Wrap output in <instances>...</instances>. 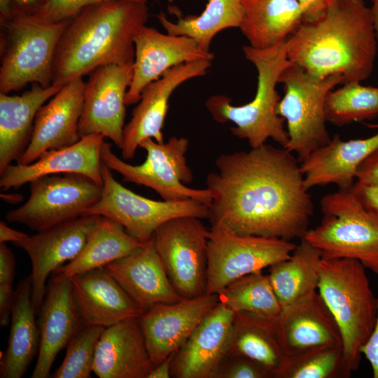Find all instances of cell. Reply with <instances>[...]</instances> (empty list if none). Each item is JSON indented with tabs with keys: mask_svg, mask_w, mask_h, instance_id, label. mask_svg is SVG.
I'll return each instance as SVG.
<instances>
[{
	"mask_svg": "<svg viewBox=\"0 0 378 378\" xmlns=\"http://www.w3.org/2000/svg\"><path fill=\"white\" fill-rule=\"evenodd\" d=\"M299 162L286 148L266 144L219 155L217 172L206 178L211 227L239 235L302 239L314 204Z\"/></svg>",
	"mask_w": 378,
	"mask_h": 378,
	"instance_id": "obj_1",
	"label": "cell"
},
{
	"mask_svg": "<svg viewBox=\"0 0 378 378\" xmlns=\"http://www.w3.org/2000/svg\"><path fill=\"white\" fill-rule=\"evenodd\" d=\"M378 52L370 8L364 0H337L304 20L287 39L288 60L319 78L340 75L343 84L370 76Z\"/></svg>",
	"mask_w": 378,
	"mask_h": 378,
	"instance_id": "obj_2",
	"label": "cell"
},
{
	"mask_svg": "<svg viewBox=\"0 0 378 378\" xmlns=\"http://www.w3.org/2000/svg\"><path fill=\"white\" fill-rule=\"evenodd\" d=\"M148 16L147 2L136 1L108 0L83 8L59 39L52 84L62 86L103 65L134 63V36Z\"/></svg>",
	"mask_w": 378,
	"mask_h": 378,
	"instance_id": "obj_3",
	"label": "cell"
},
{
	"mask_svg": "<svg viewBox=\"0 0 378 378\" xmlns=\"http://www.w3.org/2000/svg\"><path fill=\"white\" fill-rule=\"evenodd\" d=\"M242 50L258 71L253 99L242 106H233L229 97L215 95L206 100V107L216 121L234 122L235 127L230 129L231 133L246 139L251 148L262 146L268 139L286 148L289 137L284 128L285 120L276 111L281 97L276 85L282 72L291 63L287 55V40L270 48L244 46Z\"/></svg>",
	"mask_w": 378,
	"mask_h": 378,
	"instance_id": "obj_4",
	"label": "cell"
},
{
	"mask_svg": "<svg viewBox=\"0 0 378 378\" xmlns=\"http://www.w3.org/2000/svg\"><path fill=\"white\" fill-rule=\"evenodd\" d=\"M365 267L351 258H321L318 293L332 314L342 335L344 360L351 372L358 369L361 346L377 320V298Z\"/></svg>",
	"mask_w": 378,
	"mask_h": 378,
	"instance_id": "obj_5",
	"label": "cell"
},
{
	"mask_svg": "<svg viewBox=\"0 0 378 378\" xmlns=\"http://www.w3.org/2000/svg\"><path fill=\"white\" fill-rule=\"evenodd\" d=\"M70 20L47 22L18 15L1 24L0 93L18 91L28 83L52 85L55 52Z\"/></svg>",
	"mask_w": 378,
	"mask_h": 378,
	"instance_id": "obj_6",
	"label": "cell"
},
{
	"mask_svg": "<svg viewBox=\"0 0 378 378\" xmlns=\"http://www.w3.org/2000/svg\"><path fill=\"white\" fill-rule=\"evenodd\" d=\"M321 208V223L303 239L320 251L322 258L354 259L378 275V218L351 191L324 195Z\"/></svg>",
	"mask_w": 378,
	"mask_h": 378,
	"instance_id": "obj_7",
	"label": "cell"
},
{
	"mask_svg": "<svg viewBox=\"0 0 378 378\" xmlns=\"http://www.w3.org/2000/svg\"><path fill=\"white\" fill-rule=\"evenodd\" d=\"M284 96L277 113L286 122L289 141L285 148L297 155L300 162L328 144L331 138L326 127L324 103L328 93L343 84L340 75L314 76L290 63L281 74Z\"/></svg>",
	"mask_w": 378,
	"mask_h": 378,
	"instance_id": "obj_8",
	"label": "cell"
},
{
	"mask_svg": "<svg viewBox=\"0 0 378 378\" xmlns=\"http://www.w3.org/2000/svg\"><path fill=\"white\" fill-rule=\"evenodd\" d=\"M188 146L189 141L184 137L172 136L163 143L151 138L144 139L139 147L146 151V158L142 164L133 165L120 159L113 152L111 144L104 141L101 158L111 171L122 177L123 181L150 188L162 200L174 202L192 198L209 206L212 195L207 188L194 189L186 186L194 178L186 162Z\"/></svg>",
	"mask_w": 378,
	"mask_h": 378,
	"instance_id": "obj_9",
	"label": "cell"
},
{
	"mask_svg": "<svg viewBox=\"0 0 378 378\" xmlns=\"http://www.w3.org/2000/svg\"><path fill=\"white\" fill-rule=\"evenodd\" d=\"M29 183L28 200L6 219L36 232L84 216L102 192V186L79 174L47 175Z\"/></svg>",
	"mask_w": 378,
	"mask_h": 378,
	"instance_id": "obj_10",
	"label": "cell"
},
{
	"mask_svg": "<svg viewBox=\"0 0 378 378\" xmlns=\"http://www.w3.org/2000/svg\"><path fill=\"white\" fill-rule=\"evenodd\" d=\"M102 178V195L85 215L110 218L142 242L150 239L155 230L171 219L181 216L208 218L209 207L202 202L192 198L174 202L146 198L120 183L103 162Z\"/></svg>",
	"mask_w": 378,
	"mask_h": 378,
	"instance_id": "obj_11",
	"label": "cell"
},
{
	"mask_svg": "<svg viewBox=\"0 0 378 378\" xmlns=\"http://www.w3.org/2000/svg\"><path fill=\"white\" fill-rule=\"evenodd\" d=\"M296 246L279 238L239 235L222 226L211 227L206 294H218L237 279L288 258Z\"/></svg>",
	"mask_w": 378,
	"mask_h": 378,
	"instance_id": "obj_12",
	"label": "cell"
},
{
	"mask_svg": "<svg viewBox=\"0 0 378 378\" xmlns=\"http://www.w3.org/2000/svg\"><path fill=\"white\" fill-rule=\"evenodd\" d=\"M208 232L200 218L181 216L164 223L153 234L167 276L183 299L206 294Z\"/></svg>",
	"mask_w": 378,
	"mask_h": 378,
	"instance_id": "obj_13",
	"label": "cell"
},
{
	"mask_svg": "<svg viewBox=\"0 0 378 378\" xmlns=\"http://www.w3.org/2000/svg\"><path fill=\"white\" fill-rule=\"evenodd\" d=\"M133 76V63L99 66L85 82L82 113L78 123L81 137L98 134L122 148L125 97Z\"/></svg>",
	"mask_w": 378,
	"mask_h": 378,
	"instance_id": "obj_14",
	"label": "cell"
},
{
	"mask_svg": "<svg viewBox=\"0 0 378 378\" xmlns=\"http://www.w3.org/2000/svg\"><path fill=\"white\" fill-rule=\"evenodd\" d=\"M219 303L217 294L151 306L139 317L153 368L176 353Z\"/></svg>",
	"mask_w": 378,
	"mask_h": 378,
	"instance_id": "obj_15",
	"label": "cell"
},
{
	"mask_svg": "<svg viewBox=\"0 0 378 378\" xmlns=\"http://www.w3.org/2000/svg\"><path fill=\"white\" fill-rule=\"evenodd\" d=\"M211 65L209 60L181 64L167 70L143 90L132 118L124 127L120 149L123 159L133 158L144 139L151 138L158 143L164 142L162 129L173 92L187 80L204 76Z\"/></svg>",
	"mask_w": 378,
	"mask_h": 378,
	"instance_id": "obj_16",
	"label": "cell"
},
{
	"mask_svg": "<svg viewBox=\"0 0 378 378\" xmlns=\"http://www.w3.org/2000/svg\"><path fill=\"white\" fill-rule=\"evenodd\" d=\"M96 216H82L13 243L30 259L32 300L36 312H39L46 294L48 276L80 253Z\"/></svg>",
	"mask_w": 378,
	"mask_h": 378,
	"instance_id": "obj_17",
	"label": "cell"
},
{
	"mask_svg": "<svg viewBox=\"0 0 378 378\" xmlns=\"http://www.w3.org/2000/svg\"><path fill=\"white\" fill-rule=\"evenodd\" d=\"M133 76L125 97L126 106L139 102L143 90L169 69L181 64L214 59L186 36L164 34L144 25L134 36Z\"/></svg>",
	"mask_w": 378,
	"mask_h": 378,
	"instance_id": "obj_18",
	"label": "cell"
},
{
	"mask_svg": "<svg viewBox=\"0 0 378 378\" xmlns=\"http://www.w3.org/2000/svg\"><path fill=\"white\" fill-rule=\"evenodd\" d=\"M85 82L83 77L64 84L40 107L34 120L30 143L18 164H29L45 151L74 144L80 136L78 123L82 113Z\"/></svg>",
	"mask_w": 378,
	"mask_h": 378,
	"instance_id": "obj_19",
	"label": "cell"
},
{
	"mask_svg": "<svg viewBox=\"0 0 378 378\" xmlns=\"http://www.w3.org/2000/svg\"><path fill=\"white\" fill-rule=\"evenodd\" d=\"M234 316L219 302L175 353L172 377L216 378L228 352Z\"/></svg>",
	"mask_w": 378,
	"mask_h": 378,
	"instance_id": "obj_20",
	"label": "cell"
},
{
	"mask_svg": "<svg viewBox=\"0 0 378 378\" xmlns=\"http://www.w3.org/2000/svg\"><path fill=\"white\" fill-rule=\"evenodd\" d=\"M273 326L286 356L316 349L342 348L340 329L318 292L283 309Z\"/></svg>",
	"mask_w": 378,
	"mask_h": 378,
	"instance_id": "obj_21",
	"label": "cell"
},
{
	"mask_svg": "<svg viewBox=\"0 0 378 378\" xmlns=\"http://www.w3.org/2000/svg\"><path fill=\"white\" fill-rule=\"evenodd\" d=\"M104 139L102 134L88 135L73 145L45 151L29 164H10L0 174V188L3 191L18 189L41 176L60 174H83L103 186Z\"/></svg>",
	"mask_w": 378,
	"mask_h": 378,
	"instance_id": "obj_22",
	"label": "cell"
},
{
	"mask_svg": "<svg viewBox=\"0 0 378 378\" xmlns=\"http://www.w3.org/2000/svg\"><path fill=\"white\" fill-rule=\"evenodd\" d=\"M104 268L143 312L155 304L183 299L173 287L152 238Z\"/></svg>",
	"mask_w": 378,
	"mask_h": 378,
	"instance_id": "obj_23",
	"label": "cell"
},
{
	"mask_svg": "<svg viewBox=\"0 0 378 378\" xmlns=\"http://www.w3.org/2000/svg\"><path fill=\"white\" fill-rule=\"evenodd\" d=\"M69 279L76 309L85 325L107 328L143 313L104 267Z\"/></svg>",
	"mask_w": 378,
	"mask_h": 378,
	"instance_id": "obj_24",
	"label": "cell"
},
{
	"mask_svg": "<svg viewBox=\"0 0 378 378\" xmlns=\"http://www.w3.org/2000/svg\"><path fill=\"white\" fill-rule=\"evenodd\" d=\"M85 325L74 302L70 279L50 281L39 310L40 346L31 378H47L58 353Z\"/></svg>",
	"mask_w": 378,
	"mask_h": 378,
	"instance_id": "obj_25",
	"label": "cell"
},
{
	"mask_svg": "<svg viewBox=\"0 0 378 378\" xmlns=\"http://www.w3.org/2000/svg\"><path fill=\"white\" fill-rule=\"evenodd\" d=\"M139 317L105 328L96 346L92 372L99 378H147L153 369Z\"/></svg>",
	"mask_w": 378,
	"mask_h": 378,
	"instance_id": "obj_26",
	"label": "cell"
},
{
	"mask_svg": "<svg viewBox=\"0 0 378 378\" xmlns=\"http://www.w3.org/2000/svg\"><path fill=\"white\" fill-rule=\"evenodd\" d=\"M368 126L378 127V125ZM377 148L378 132L368 138L348 141L334 135L328 144L301 162L305 187L309 190L334 184L340 190L351 191L358 168Z\"/></svg>",
	"mask_w": 378,
	"mask_h": 378,
	"instance_id": "obj_27",
	"label": "cell"
},
{
	"mask_svg": "<svg viewBox=\"0 0 378 378\" xmlns=\"http://www.w3.org/2000/svg\"><path fill=\"white\" fill-rule=\"evenodd\" d=\"M62 87L34 83L21 95L0 93V174L26 150L37 111Z\"/></svg>",
	"mask_w": 378,
	"mask_h": 378,
	"instance_id": "obj_28",
	"label": "cell"
},
{
	"mask_svg": "<svg viewBox=\"0 0 378 378\" xmlns=\"http://www.w3.org/2000/svg\"><path fill=\"white\" fill-rule=\"evenodd\" d=\"M36 313L29 275L18 283L15 290L8 346L1 353V378L22 377L38 355L40 333Z\"/></svg>",
	"mask_w": 378,
	"mask_h": 378,
	"instance_id": "obj_29",
	"label": "cell"
},
{
	"mask_svg": "<svg viewBox=\"0 0 378 378\" xmlns=\"http://www.w3.org/2000/svg\"><path fill=\"white\" fill-rule=\"evenodd\" d=\"M239 27L251 46L266 49L285 42L304 20L299 0H241Z\"/></svg>",
	"mask_w": 378,
	"mask_h": 378,
	"instance_id": "obj_30",
	"label": "cell"
},
{
	"mask_svg": "<svg viewBox=\"0 0 378 378\" xmlns=\"http://www.w3.org/2000/svg\"><path fill=\"white\" fill-rule=\"evenodd\" d=\"M145 242L130 234L110 218L97 215L87 234L84 247L68 263L57 269L51 280L58 281L106 265L130 253Z\"/></svg>",
	"mask_w": 378,
	"mask_h": 378,
	"instance_id": "obj_31",
	"label": "cell"
},
{
	"mask_svg": "<svg viewBox=\"0 0 378 378\" xmlns=\"http://www.w3.org/2000/svg\"><path fill=\"white\" fill-rule=\"evenodd\" d=\"M321 258L320 251L302 238L288 258L269 267L267 275L282 309L317 292Z\"/></svg>",
	"mask_w": 378,
	"mask_h": 378,
	"instance_id": "obj_32",
	"label": "cell"
},
{
	"mask_svg": "<svg viewBox=\"0 0 378 378\" xmlns=\"http://www.w3.org/2000/svg\"><path fill=\"white\" fill-rule=\"evenodd\" d=\"M273 320L236 312L227 355L249 358L277 378L286 356L279 343Z\"/></svg>",
	"mask_w": 378,
	"mask_h": 378,
	"instance_id": "obj_33",
	"label": "cell"
},
{
	"mask_svg": "<svg viewBox=\"0 0 378 378\" xmlns=\"http://www.w3.org/2000/svg\"><path fill=\"white\" fill-rule=\"evenodd\" d=\"M243 16L241 0H209L200 15L178 17L176 22L169 21L163 13L157 18L168 34L191 38L202 50L210 52L215 35L227 28H239Z\"/></svg>",
	"mask_w": 378,
	"mask_h": 378,
	"instance_id": "obj_34",
	"label": "cell"
},
{
	"mask_svg": "<svg viewBox=\"0 0 378 378\" xmlns=\"http://www.w3.org/2000/svg\"><path fill=\"white\" fill-rule=\"evenodd\" d=\"M217 295L219 302L235 313L246 312L274 319L282 311L268 275L262 271L237 279Z\"/></svg>",
	"mask_w": 378,
	"mask_h": 378,
	"instance_id": "obj_35",
	"label": "cell"
},
{
	"mask_svg": "<svg viewBox=\"0 0 378 378\" xmlns=\"http://www.w3.org/2000/svg\"><path fill=\"white\" fill-rule=\"evenodd\" d=\"M326 121L338 127L378 116V87L353 82L330 90L325 99Z\"/></svg>",
	"mask_w": 378,
	"mask_h": 378,
	"instance_id": "obj_36",
	"label": "cell"
},
{
	"mask_svg": "<svg viewBox=\"0 0 378 378\" xmlns=\"http://www.w3.org/2000/svg\"><path fill=\"white\" fill-rule=\"evenodd\" d=\"M342 348H321L286 356L277 378L349 377Z\"/></svg>",
	"mask_w": 378,
	"mask_h": 378,
	"instance_id": "obj_37",
	"label": "cell"
},
{
	"mask_svg": "<svg viewBox=\"0 0 378 378\" xmlns=\"http://www.w3.org/2000/svg\"><path fill=\"white\" fill-rule=\"evenodd\" d=\"M104 328L83 325L67 345L63 361L52 377H91L96 346Z\"/></svg>",
	"mask_w": 378,
	"mask_h": 378,
	"instance_id": "obj_38",
	"label": "cell"
},
{
	"mask_svg": "<svg viewBox=\"0 0 378 378\" xmlns=\"http://www.w3.org/2000/svg\"><path fill=\"white\" fill-rule=\"evenodd\" d=\"M216 378H274L258 362L240 355H227Z\"/></svg>",
	"mask_w": 378,
	"mask_h": 378,
	"instance_id": "obj_39",
	"label": "cell"
},
{
	"mask_svg": "<svg viewBox=\"0 0 378 378\" xmlns=\"http://www.w3.org/2000/svg\"><path fill=\"white\" fill-rule=\"evenodd\" d=\"M108 0H48L34 16L47 22H57L75 17L85 7ZM147 2V0H130Z\"/></svg>",
	"mask_w": 378,
	"mask_h": 378,
	"instance_id": "obj_40",
	"label": "cell"
},
{
	"mask_svg": "<svg viewBox=\"0 0 378 378\" xmlns=\"http://www.w3.org/2000/svg\"><path fill=\"white\" fill-rule=\"evenodd\" d=\"M351 192L367 211L378 218V185L356 181Z\"/></svg>",
	"mask_w": 378,
	"mask_h": 378,
	"instance_id": "obj_41",
	"label": "cell"
},
{
	"mask_svg": "<svg viewBox=\"0 0 378 378\" xmlns=\"http://www.w3.org/2000/svg\"><path fill=\"white\" fill-rule=\"evenodd\" d=\"M356 178L363 184L378 185V148L359 166Z\"/></svg>",
	"mask_w": 378,
	"mask_h": 378,
	"instance_id": "obj_42",
	"label": "cell"
},
{
	"mask_svg": "<svg viewBox=\"0 0 378 378\" xmlns=\"http://www.w3.org/2000/svg\"><path fill=\"white\" fill-rule=\"evenodd\" d=\"M360 354L370 363L374 378H378V298L377 316L374 327L367 341L361 346Z\"/></svg>",
	"mask_w": 378,
	"mask_h": 378,
	"instance_id": "obj_43",
	"label": "cell"
},
{
	"mask_svg": "<svg viewBox=\"0 0 378 378\" xmlns=\"http://www.w3.org/2000/svg\"><path fill=\"white\" fill-rule=\"evenodd\" d=\"M15 272V259L5 243H0V284H13Z\"/></svg>",
	"mask_w": 378,
	"mask_h": 378,
	"instance_id": "obj_44",
	"label": "cell"
},
{
	"mask_svg": "<svg viewBox=\"0 0 378 378\" xmlns=\"http://www.w3.org/2000/svg\"><path fill=\"white\" fill-rule=\"evenodd\" d=\"M15 290L13 284H0V325L6 326L11 318Z\"/></svg>",
	"mask_w": 378,
	"mask_h": 378,
	"instance_id": "obj_45",
	"label": "cell"
},
{
	"mask_svg": "<svg viewBox=\"0 0 378 378\" xmlns=\"http://www.w3.org/2000/svg\"><path fill=\"white\" fill-rule=\"evenodd\" d=\"M337 0H299L304 12V20L314 19L321 15Z\"/></svg>",
	"mask_w": 378,
	"mask_h": 378,
	"instance_id": "obj_46",
	"label": "cell"
},
{
	"mask_svg": "<svg viewBox=\"0 0 378 378\" xmlns=\"http://www.w3.org/2000/svg\"><path fill=\"white\" fill-rule=\"evenodd\" d=\"M15 16L34 15L46 4L48 0H12Z\"/></svg>",
	"mask_w": 378,
	"mask_h": 378,
	"instance_id": "obj_47",
	"label": "cell"
},
{
	"mask_svg": "<svg viewBox=\"0 0 378 378\" xmlns=\"http://www.w3.org/2000/svg\"><path fill=\"white\" fill-rule=\"evenodd\" d=\"M28 236L27 234L13 229L2 221L0 222V243L8 241L14 243L21 241Z\"/></svg>",
	"mask_w": 378,
	"mask_h": 378,
	"instance_id": "obj_48",
	"label": "cell"
},
{
	"mask_svg": "<svg viewBox=\"0 0 378 378\" xmlns=\"http://www.w3.org/2000/svg\"><path fill=\"white\" fill-rule=\"evenodd\" d=\"M175 353L169 355L159 365L154 367L147 378H169L172 377V361Z\"/></svg>",
	"mask_w": 378,
	"mask_h": 378,
	"instance_id": "obj_49",
	"label": "cell"
},
{
	"mask_svg": "<svg viewBox=\"0 0 378 378\" xmlns=\"http://www.w3.org/2000/svg\"><path fill=\"white\" fill-rule=\"evenodd\" d=\"M14 6L12 0H0V24H4L13 19Z\"/></svg>",
	"mask_w": 378,
	"mask_h": 378,
	"instance_id": "obj_50",
	"label": "cell"
},
{
	"mask_svg": "<svg viewBox=\"0 0 378 378\" xmlns=\"http://www.w3.org/2000/svg\"><path fill=\"white\" fill-rule=\"evenodd\" d=\"M371 1L372 6L370 8V10L372 13L373 27L378 46V0H371Z\"/></svg>",
	"mask_w": 378,
	"mask_h": 378,
	"instance_id": "obj_51",
	"label": "cell"
},
{
	"mask_svg": "<svg viewBox=\"0 0 378 378\" xmlns=\"http://www.w3.org/2000/svg\"><path fill=\"white\" fill-rule=\"evenodd\" d=\"M0 197L4 202L10 204H17L23 200V196L19 193H1Z\"/></svg>",
	"mask_w": 378,
	"mask_h": 378,
	"instance_id": "obj_52",
	"label": "cell"
}]
</instances>
